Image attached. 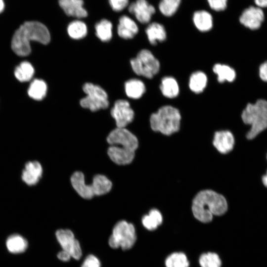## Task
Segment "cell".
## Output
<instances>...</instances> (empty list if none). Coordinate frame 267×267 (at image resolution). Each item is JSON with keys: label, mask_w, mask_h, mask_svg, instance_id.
<instances>
[{"label": "cell", "mask_w": 267, "mask_h": 267, "mask_svg": "<svg viewBox=\"0 0 267 267\" xmlns=\"http://www.w3.org/2000/svg\"><path fill=\"white\" fill-rule=\"evenodd\" d=\"M50 40L49 32L44 25L38 21H27L22 24L14 34L11 47L18 55L27 56L31 51L30 41H37L46 44Z\"/></svg>", "instance_id": "1"}, {"label": "cell", "mask_w": 267, "mask_h": 267, "mask_svg": "<svg viewBox=\"0 0 267 267\" xmlns=\"http://www.w3.org/2000/svg\"><path fill=\"white\" fill-rule=\"evenodd\" d=\"M227 210V203L221 194L211 190L199 192L193 200L192 211L195 218L202 222H209L214 215L221 216Z\"/></svg>", "instance_id": "2"}, {"label": "cell", "mask_w": 267, "mask_h": 267, "mask_svg": "<svg viewBox=\"0 0 267 267\" xmlns=\"http://www.w3.org/2000/svg\"><path fill=\"white\" fill-rule=\"evenodd\" d=\"M241 118L251 126L247 138L253 139L267 129V100L260 99L254 103H248L242 112Z\"/></svg>", "instance_id": "3"}, {"label": "cell", "mask_w": 267, "mask_h": 267, "mask_svg": "<svg viewBox=\"0 0 267 267\" xmlns=\"http://www.w3.org/2000/svg\"><path fill=\"white\" fill-rule=\"evenodd\" d=\"M180 120L181 115L178 109L166 105L151 115L150 123L153 131L169 135L179 130Z\"/></svg>", "instance_id": "4"}, {"label": "cell", "mask_w": 267, "mask_h": 267, "mask_svg": "<svg viewBox=\"0 0 267 267\" xmlns=\"http://www.w3.org/2000/svg\"><path fill=\"white\" fill-rule=\"evenodd\" d=\"M135 240L136 234L134 225L122 220L118 222L113 227L108 243L112 248L120 247L125 250L131 248Z\"/></svg>", "instance_id": "5"}, {"label": "cell", "mask_w": 267, "mask_h": 267, "mask_svg": "<svg viewBox=\"0 0 267 267\" xmlns=\"http://www.w3.org/2000/svg\"><path fill=\"white\" fill-rule=\"evenodd\" d=\"M134 72L137 75L152 78L159 71L160 62L148 49L141 50L130 61Z\"/></svg>", "instance_id": "6"}, {"label": "cell", "mask_w": 267, "mask_h": 267, "mask_svg": "<svg viewBox=\"0 0 267 267\" xmlns=\"http://www.w3.org/2000/svg\"><path fill=\"white\" fill-rule=\"evenodd\" d=\"M86 96L80 100V105L91 111L105 109L109 106L106 92L100 86L90 83L85 84L83 87Z\"/></svg>", "instance_id": "7"}, {"label": "cell", "mask_w": 267, "mask_h": 267, "mask_svg": "<svg viewBox=\"0 0 267 267\" xmlns=\"http://www.w3.org/2000/svg\"><path fill=\"white\" fill-rule=\"evenodd\" d=\"M107 140L111 145H117L134 151L138 145L136 137L125 128H117L112 131Z\"/></svg>", "instance_id": "8"}, {"label": "cell", "mask_w": 267, "mask_h": 267, "mask_svg": "<svg viewBox=\"0 0 267 267\" xmlns=\"http://www.w3.org/2000/svg\"><path fill=\"white\" fill-rule=\"evenodd\" d=\"M111 115L116 122L117 128H125L133 121L134 113L127 100L119 99L115 102Z\"/></svg>", "instance_id": "9"}, {"label": "cell", "mask_w": 267, "mask_h": 267, "mask_svg": "<svg viewBox=\"0 0 267 267\" xmlns=\"http://www.w3.org/2000/svg\"><path fill=\"white\" fill-rule=\"evenodd\" d=\"M56 237L63 250L67 251L76 260L80 259L82 256L81 246L72 231L59 229L56 232Z\"/></svg>", "instance_id": "10"}, {"label": "cell", "mask_w": 267, "mask_h": 267, "mask_svg": "<svg viewBox=\"0 0 267 267\" xmlns=\"http://www.w3.org/2000/svg\"><path fill=\"white\" fill-rule=\"evenodd\" d=\"M264 18L265 15L262 8L251 6L242 12L239 22L245 27L254 30L260 28Z\"/></svg>", "instance_id": "11"}, {"label": "cell", "mask_w": 267, "mask_h": 267, "mask_svg": "<svg viewBox=\"0 0 267 267\" xmlns=\"http://www.w3.org/2000/svg\"><path fill=\"white\" fill-rule=\"evenodd\" d=\"M128 9L142 24L148 23L156 12L154 6L147 0H136L129 5Z\"/></svg>", "instance_id": "12"}, {"label": "cell", "mask_w": 267, "mask_h": 267, "mask_svg": "<svg viewBox=\"0 0 267 267\" xmlns=\"http://www.w3.org/2000/svg\"><path fill=\"white\" fill-rule=\"evenodd\" d=\"M72 185L78 194L84 199H91L94 195L92 183L88 184L85 182V176L81 172H76L71 176Z\"/></svg>", "instance_id": "13"}, {"label": "cell", "mask_w": 267, "mask_h": 267, "mask_svg": "<svg viewBox=\"0 0 267 267\" xmlns=\"http://www.w3.org/2000/svg\"><path fill=\"white\" fill-rule=\"evenodd\" d=\"M107 153L112 161L122 165L131 163L135 155L134 151L117 145H111L108 149Z\"/></svg>", "instance_id": "14"}, {"label": "cell", "mask_w": 267, "mask_h": 267, "mask_svg": "<svg viewBox=\"0 0 267 267\" xmlns=\"http://www.w3.org/2000/svg\"><path fill=\"white\" fill-rule=\"evenodd\" d=\"M234 138L229 131H221L215 133L213 145L220 153L225 154L233 148Z\"/></svg>", "instance_id": "15"}, {"label": "cell", "mask_w": 267, "mask_h": 267, "mask_svg": "<svg viewBox=\"0 0 267 267\" xmlns=\"http://www.w3.org/2000/svg\"><path fill=\"white\" fill-rule=\"evenodd\" d=\"M59 4L66 15L78 18H85L88 12L84 7L83 0H59Z\"/></svg>", "instance_id": "16"}, {"label": "cell", "mask_w": 267, "mask_h": 267, "mask_svg": "<svg viewBox=\"0 0 267 267\" xmlns=\"http://www.w3.org/2000/svg\"><path fill=\"white\" fill-rule=\"evenodd\" d=\"M43 173L41 165L38 161H30L26 163L22 175V180L29 185L36 184Z\"/></svg>", "instance_id": "17"}, {"label": "cell", "mask_w": 267, "mask_h": 267, "mask_svg": "<svg viewBox=\"0 0 267 267\" xmlns=\"http://www.w3.org/2000/svg\"><path fill=\"white\" fill-rule=\"evenodd\" d=\"M138 27L135 22L127 15L122 16L119 20L117 33L122 38L131 39L138 33Z\"/></svg>", "instance_id": "18"}, {"label": "cell", "mask_w": 267, "mask_h": 267, "mask_svg": "<svg viewBox=\"0 0 267 267\" xmlns=\"http://www.w3.org/2000/svg\"><path fill=\"white\" fill-rule=\"evenodd\" d=\"M192 21L196 29L201 32H208L213 27V16L206 10L195 11L193 14Z\"/></svg>", "instance_id": "19"}, {"label": "cell", "mask_w": 267, "mask_h": 267, "mask_svg": "<svg viewBox=\"0 0 267 267\" xmlns=\"http://www.w3.org/2000/svg\"><path fill=\"white\" fill-rule=\"evenodd\" d=\"M145 32L149 43L153 45L159 42L165 41L167 38V32L164 26L158 22L150 23L146 28Z\"/></svg>", "instance_id": "20"}, {"label": "cell", "mask_w": 267, "mask_h": 267, "mask_svg": "<svg viewBox=\"0 0 267 267\" xmlns=\"http://www.w3.org/2000/svg\"><path fill=\"white\" fill-rule=\"evenodd\" d=\"M160 89L162 94L169 98L176 97L179 92V85L177 81L171 76H165L162 79Z\"/></svg>", "instance_id": "21"}, {"label": "cell", "mask_w": 267, "mask_h": 267, "mask_svg": "<svg viewBox=\"0 0 267 267\" xmlns=\"http://www.w3.org/2000/svg\"><path fill=\"white\" fill-rule=\"evenodd\" d=\"M125 90L129 97L133 99H138L145 93L146 87L141 80L132 79L126 82Z\"/></svg>", "instance_id": "22"}, {"label": "cell", "mask_w": 267, "mask_h": 267, "mask_svg": "<svg viewBox=\"0 0 267 267\" xmlns=\"http://www.w3.org/2000/svg\"><path fill=\"white\" fill-rule=\"evenodd\" d=\"M213 71L217 75L218 81L220 83L224 82H232L236 78L235 70L226 64L217 63L214 65Z\"/></svg>", "instance_id": "23"}, {"label": "cell", "mask_w": 267, "mask_h": 267, "mask_svg": "<svg viewBox=\"0 0 267 267\" xmlns=\"http://www.w3.org/2000/svg\"><path fill=\"white\" fill-rule=\"evenodd\" d=\"M208 82L206 74L201 71L193 72L190 76L188 86L190 89L195 93H200L206 88Z\"/></svg>", "instance_id": "24"}, {"label": "cell", "mask_w": 267, "mask_h": 267, "mask_svg": "<svg viewBox=\"0 0 267 267\" xmlns=\"http://www.w3.org/2000/svg\"><path fill=\"white\" fill-rule=\"evenodd\" d=\"M8 250L13 254L24 252L28 247V242L22 236L18 234L10 235L6 241Z\"/></svg>", "instance_id": "25"}, {"label": "cell", "mask_w": 267, "mask_h": 267, "mask_svg": "<svg viewBox=\"0 0 267 267\" xmlns=\"http://www.w3.org/2000/svg\"><path fill=\"white\" fill-rule=\"evenodd\" d=\"M95 196L104 195L111 190L112 183L111 181L103 175H95L92 181Z\"/></svg>", "instance_id": "26"}, {"label": "cell", "mask_w": 267, "mask_h": 267, "mask_svg": "<svg viewBox=\"0 0 267 267\" xmlns=\"http://www.w3.org/2000/svg\"><path fill=\"white\" fill-rule=\"evenodd\" d=\"M95 35L102 42L109 41L112 37V24L109 20L103 19L95 25Z\"/></svg>", "instance_id": "27"}, {"label": "cell", "mask_w": 267, "mask_h": 267, "mask_svg": "<svg viewBox=\"0 0 267 267\" xmlns=\"http://www.w3.org/2000/svg\"><path fill=\"white\" fill-rule=\"evenodd\" d=\"M47 85L45 82L40 79H35L31 83L28 89V95L32 98L40 100L45 96Z\"/></svg>", "instance_id": "28"}, {"label": "cell", "mask_w": 267, "mask_h": 267, "mask_svg": "<svg viewBox=\"0 0 267 267\" xmlns=\"http://www.w3.org/2000/svg\"><path fill=\"white\" fill-rule=\"evenodd\" d=\"M163 221L161 213L157 209H152L148 214L142 219L143 225L148 230H153L160 225Z\"/></svg>", "instance_id": "29"}, {"label": "cell", "mask_w": 267, "mask_h": 267, "mask_svg": "<svg viewBox=\"0 0 267 267\" xmlns=\"http://www.w3.org/2000/svg\"><path fill=\"white\" fill-rule=\"evenodd\" d=\"M67 32L71 38L79 40L86 36L88 33L87 26L82 21L74 20L68 25Z\"/></svg>", "instance_id": "30"}, {"label": "cell", "mask_w": 267, "mask_h": 267, "mask_svg": "<svg viewBox=\"0 0 267 267\" xmlns=\"http://www.w3.org/2000/svg\"><path fill=\"white\" fill-rule=\"evenodd\" d=\"M181 0H160L158 8L160 13L165 17H171L178 11Z\"/></svg>", "instance_id": "31"}, {"label": "cell", "mask_w": 267, "mask_h": 267, "mask_svg": "<svg viewBox=\"0 0 267 267\" xmlns=\"http://www.w3.org/2000/svg\"><path fill=\"white\" fill-rule=\"evenodd\" d=\"M34 74V69L32 64L27 61L21 62L14 71V75L20 82H27L30 80Z\"/></svg>", "instance_id": "32"}, {"label": "cell", "mask_w": 267, "mask_h": 267, "mask_svg": "<svg viewBox=\"0 0 267 267\" xmlns=\"http://www.w3.org/2000/svg\"><path fill=\"white\" fill-rule=\"evenodd\" d=\"M166 267H188L189 264L185 255L182 253H174L166 260Z\"/></svg>", "instance_id": "33"}, {"label": "cell", "mask_w": 267, "mask_h": 267, "mask_svg": "<svg viewBox=\"0 0 267 267\" xmlns=\"http://www.w3.org/2000/svg\"><path fill=\"white\" fill-rule=\"evenodd\" d=\"M199 264L201 267H221L222 262L217 254L209 252L201 255Z\"/></svg>", "instance_id": "34"}, {"label": "cell", "mask_w": 267, "mask_h": 267, "mask_svg": "<svg viewBox=\"0 0 267 267\" xmlns=\"http://www.w3.org/2000/svg\"><path fill=\"white\" fill-rule=\"evenodd\" d=\"M211 9L216 12L222 11L227 6L228 0H207Z\"/></svg>", "instance_id": "35"}, {"label": "cell", "mask_w": 267, "mask_h": 267, "mask_svg": "<svg viewBox=\"0 0 267 267\" xmlns=\"http://www.w3.org/2000/svg\"><path fill=\"white\" fill-rule=\"evenodd\" d=\"M112 9L116 12L122 11L129 4V0H108Z\"/></svg>", "instance_id": "36"}, {"label": "cell", "mask_w": 267, "mask_h": 267, "mask_svg": "<svg viewBox=\"0 0 267 267\" xmlns=\"http://www.w3.org/2000/svg\"><path fill=\"white\" fill-rule=\"evenodd\" d=\"M81 267H100V263L95 256L89 255L85 259Z\"/></svg>", "instance_id": "37"}, {"label": "cell", "mask_w": 267, "mask_h": 267, "mask_svg": "<svg viewBox=\"0 0 267 267\" xmlns=\"http://www.w3.org/2000/svg\"><path fill=\"white\" fill-rule=\"evenodd\" d=\"M259 75L262 81L267 82V61H265L260 66Z\"/></svg>", "instance_id": "38"}, {"label": "cell", "mask_w": 267, "mask_h": 267, "mask_svg": "<svg viewBox=\"0 0 267 267\" xmlns=\"http://www.w3.org/2000/svg\"><path fill=\"white\" fill-rule=\"evenodd\" d=\"M57 257L61 261L67 262L70 259L71 257L67 251L62 250L58 253Z\"/></svg>", "instance_id": "39"}, {"label": "cell", "mask_w": 267, "mask_h": 267, "mask_svg": "<svg viewBox=\"0 0 267 267\" xmlns=\"http://www.w3.org/2000/svg\"><path fill=\"white\" fill-rule=\"evenodd\" d=\"M257 7L261 8L267 7V0H254Z\"/></svg>", "instance_id": "40"}, {"label": "cell", "mask_w": 267, "mask_h": 267, "mask_svg": "<svg viewBox=\"0 0 267 267\" xmlns=\"http://www.w3.org/2000/svg\"><path fill=\"white\" fill-rule=\"evenodd\" d=\"M262 182L264 185L267 187V171L266 174L262 177Z\"/></svg>", "instance_id": "41"}, {"label": "cell", "mask_w": 267, "mask_h": 267, "mask_svg": "<svg viewBox=\"0 0 267 267\" xmlns=\"http://www.w3.org/2000/svg\"><path fill=\"white\" fill-rule=\"evenodd\" d=\"M4 8V3L3 0H0V13L3 10Z\"/></svg>", "instance_id": "42"}, {"label": "cell", "mask_w": 267, "mask_h": 267, "mask_svg": "<svg viewBox=\"0 0 267 267\" xmlns=\"http://www.w3.org/2000/svg\"></svg>", "instance_id": "43"}]
</instances>
